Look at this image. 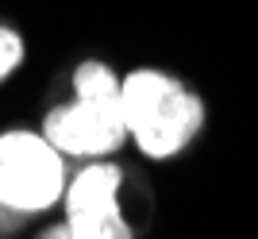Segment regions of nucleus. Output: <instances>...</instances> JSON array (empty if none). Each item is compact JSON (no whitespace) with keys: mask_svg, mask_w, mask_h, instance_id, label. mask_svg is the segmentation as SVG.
<instances>
[{"mask_svg":"<svg viewBox=\"0 0 258 239\" xmlns=\"http://www.w3.org/2000/svg\"><path fill=\"white\" fill-rule=\"evenodd\" d=\"M123 170L116 162H89L66 185V228L74 239H131V224L119 208Z\"/></svg>","mask_w":258,"mask_h":239,"instance_id":"nucleus-4","label":"nucleus"},{"mask_svg":"<svg viewBox=\"0 0 258 239\" xmlns=\"http://www.w3.org/2000/svg\"><path fill=\"white\" fill-rule=\"evenodd\" d=\"M119 108L127 119V135L147 158L181 154L205 124L201 97L162 70H131L119 85Z\"/></svg>","mask_w":258,"mask_h":239,"instance_id":"nucleus-1","label":"nucleus"},{"mask_svg":"<svg viewBox=\"0 0 258 239\" xmlns=\"http://www.w3.org/2000/svg\"><path fill=\"white\" fill-rule=\"evenodd\" d=\"M43 135L66 158H89V162L116 154L131 139L119 100H77V97L46 112Z\"/></svg>","mask_w":258,"mask_h":239,"instance_id":"nucleus-3","label":"nucleus"},{"mask_svg":"<svg viewBox=\"0 0 258 239\" xmlns=\"http://www.w3.org/2000/svg\"><path fill=\"white\" fill-rule=\"evenodd\" d=\"M43 239H74V231L66 228V224H58V228H50V231H46Z\"/></svg>","mask_w":258,"mask_h":239,"instance_id":"nucleus-7","label":"nucleus"},{"mask_svg":"<svg viewBox=\"0 0 258 239\" xmlns=\"http://www.w3.org/2000/svg\"><path fill=\"white\" fill-rule=\"evenodd\" d=\"M23 54H27L23 35L16 31V27H4V23H0V81H8L23 66Z\"/></svg>","mask_w":258,"mask_h":239,"instance_id":"nucleus-6","label":"nucleus"},{"mask_svg":"<svg viewBox=\"0 0 258 239\" xmlns=\"http://www.w3.org/2000/svg\"><path fill=\"white\" fill-rule=\"evenodd\" d=\"M66 154L43 131H0V205L23 216L46 212L66 197Z\"/></svg>","mask_w":258,"mask_h":239,"instance_id":"nucleus-2","label":"nucleus"},{"mask_svg":"<svg viewBox=\"0 0 258 239\" xmlns=\"http://www.w3.org/2000/svg\"><path fill=\"white\" fill-rule=\"evenodd\" d=\"M119 85L123 77L104 62H81L74 70V97L77 100H119Z\"/></svg>","mask_w":258,"mask_h":239,"instance_id":"nucleus-5","label":"nucleus"}]
</instances>
